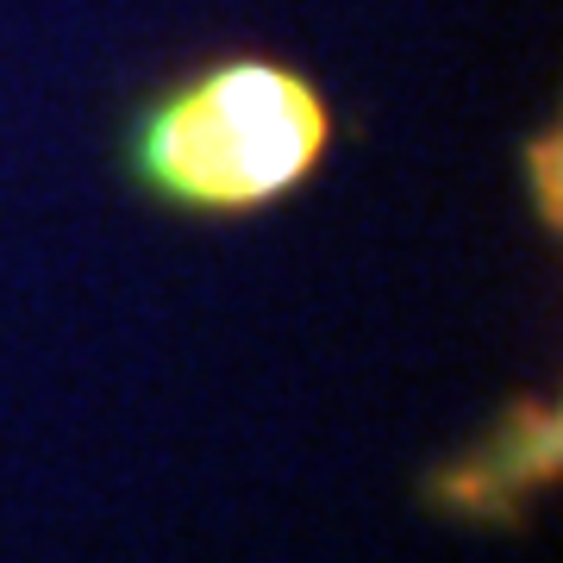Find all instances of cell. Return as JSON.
I'll list each match as a JSON object with an SVG mask.
<instances>
[{
	"label": "cell",
	"mask_w": 563,
	"mask_h": 563,
	"mask_svg": "<svg viewBox=\"0 0 563 563\" xmlns=\"http://www.w3.org/2000/svg\"><path fill=\"white\" fill-rule=\"evenodd\" d=\"M332 151V107L282 57H220L163 88L132 120L125 163L176 213H257L313 181Z\"/></svg>",
	"instance_id": "6da1fadb"
},
{
	"label": "cell",
	"mask_w": 563,
	"mask_h": 563,
	"mask_svg": "<svg viewBox=\"0 0 563 563\" xmlns=\"http://www.w3.org/2000/svg\"><path fill=\"white\" fill-rule=\"evenodd\" d=\"M526 169H532V201L544 195V220H558V139H544L526 151Z\"/></svg>",
	"instance_id": "3957f363"
},
{
	"label": "cell",
	"mask_w": 563,
	"mask_h": 563,
	"mask_svg": "<svg viewBox=\"0 0 563 563\" xmlns=\"http://www.w3.org/2000/svg\"><path fill=\"white\" fill-rule=\"evenodd\" d=\"M558 476V413L551 407H514L501 432L439 476V501L457 514H507L526 488Z\"/></svg>",
	"instance_id": "7a4b0ae2"
}]
</instances>
